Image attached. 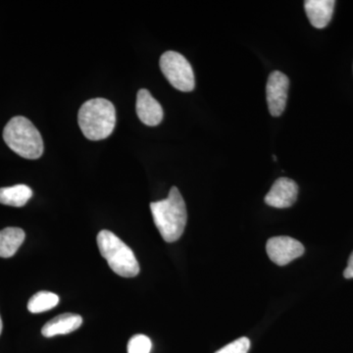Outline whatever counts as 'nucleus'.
<instances>
[{"mask_svg": "<svg viewBox=\"0 0 353 353\" xmlns=\"http://www.w3.org/2000/svg\"><path fill=\"white\" fill-rule=\"evenodd\" d=\"M334 0H306L304 2L306 15L316 29H323L331 22L333 16Z\"/></svg>", "mask_w": 353, "mask_h": 353, "instance_id": "nucleus-10", "label": "nucleus"}, {"mask_svg": "<svg viewBox=\"0 0 353 353\" xmlns=\"http://www.w3.org/2000/svg\"><path fill=\"white\" fill-rule=\"evenodd\" d=\"M159 65L165 78L176 90L185 92L194 90L196 87L194 70L181 53L166 51L160 57Z\"/></svg>", "mask_w": 353, "mask_h": 353, "instance_id": "nucleus-5", "label": "nucleus"}, {"mask_svg": "<svg viewBox=\"0 0 353 353\" xmlns=\"http://www.w3.org/2000/svg\"><path fill=\"white\" fill-rule=\"evenodd\" d=\"M250 348V341L248 338H240L232 341L226 347L221 348L216 353H248Z\"/></svg>", "mask_w": 353, "mask_h": 353, "instance_id": "nucleus-16", "label": "nucleus"}, {"mask_svg": "<svg viewBox=\"0 0 353 353\" xmlns=\"http://www.w3.org/2000/svg\"><path fill=\"white\" fill-rule=\"evenodd\" d=\"M343 277L345 279H353V252L348 259L347 267L343 272Z\"/></svg>", "mask_w": 353, "mask_h": 353, "instance_id": "nucleus-17", "label": "nucleus"}, {"mask_svg": "<svg viewBox=\"0 0 353 353\" xmlns=\"http://www.w3.org/2000/svg\"><path fill=\"white\" fill-rule=\"evenodd\" d=\"M59 303L57 294L50 292H39L32 296L28 303V309L31 313H41L54 308Z\"/></svg>", "mask_w": 353, "mask_h": 353, "instance_id": "nucleus-14", "label": "nucleus"}, {"mask_svg": "<svg viewBox=\"0 0 353 353\" xmlns=\"http://www.w3.org/2000/svg\"><path fill=\"white\" fill-rule=\"evenodd\" d=\"M273 159L274 160H277V157H276L275 155H273Z\"/></svg>", "mask_w": 353, "mask_h": 353, "instance_id": "nucleus-19", "label": "nucleus"}, {"mask_svg": "<svg viewBox=\"0 0 353 353\" xmlns=\"http://www.w3.org/2000/svg\"><path fill=\"white\" fill-rule=\"evenodd\" d=\"M6 145L26 159H38L43 153V141L41 132L31 121L23 116H16L3 131Z\"/></svg>", "mask_w": 353, "mask_h": 353, "instance_id": "nucleus-3", "label": "nucleus"}, {"mask_svg": "<svg viewBox=\"0 0 353 353\" xmlns=\"http://www.w3.org/2000/svg\"><path fill=\"white\" fill-rule=\"evenodd\" d=\"M1 332H2V321H1V318H0V334H1Z\"/></svg>", "mask_w": 353, "mask_h": 353, "instance_id": "nucleus-18", "label": "nucleus"}, {"mask_svg": "<svg viewBox=\"0 0 353 353\" xmlns=\"http://www.w3.org/2000/svg\"><path fill=\"white\" fill-rule=\"evenodd\" d=\"M24 241L25 232L20 228H6L0 231V257H12Z\"/></svg>", "mask_w": 353, "mask_h": 353, "instance_id": "nucleus-12", "label": "nucleus"}, {"mask_svg": "<svg viewBox=\"0 0 353 353\" xmlns=\"http://www.w3.org/2000/svg\"><path fill=\"white\" fill-rule=\"evenodd\" d=\"M97 245L109 267L121 277H136L139 273L138 260L134 252L112 232L103 230L97 234Z\"/></svg>", "mask_w": 353, "mask_h": 353, "instance_id": "nucleus-4", "label": "nucleus"}, {"mask_svg": "<svg viewBox=\"0 0 353 353\" xmlns=\"http://www.w3.org/2000/svg\"><path fill=\"white\" fill-rule=\"evenodd\" d=\"M290 80L280 71L272 72L266 85L267 103L274 117L282 115L287 105Z\"/></svg>", "mask_w": 353, "mask_h": 353, "instance_id": "nucleus-6", "label": "nucleus"}, {"mask_svg": "<svg viewBox=\"0 0 353 353\" xmlns=\"http://www.w3.org/2000/svg\"><path fill=\"white\" fill-rule=\"evenodd\" d=\"M32 196L31 188L26 185H16L0 189V203L4 205L23 208Z\"/></svg>", "mask_w": 353, "mask_h": 353, "instance_id": "nucleus-13", "label": "nucleus"}, {"mask_svg": "<svg viewBox=\"0 0 353 353\" xmlns=\"http://www.w3.org/2000/svg\"><path fill=\"white\" fill-rule=\"evenodd\" d=\"M83 318L80 315L65 313L58 315L46 323L41 329V334L46 338H52L58 334H67L80 328Z\"/></svg>", "mask_w": 353, "mask_h": 353, "instance_id": "nucleus-11", "label": "nucleus"}, {"mask_svg": "<svg viewBox=\"0 0 353 353\" xmlns=\"http://www.w3.org/2000/svg\"><path fill=\"white\" fill-rule=\"evenodd\" d=\"M299 185L289 178H280L265 196V203L271 208H288L296 201Z\"/></svg>", "mask_w": 353, "mask_h": 353, "instance_id": "nucleus-8", "label": "nucleus"}, {"mask_svg": "<svg viewBox=\"0 0 353 353\" xmlns=\"http://www.w3.org/2000/svg\"><path fill=\"white\" fill-rule=\"evenodd\" d=\"M152 343L145 334H136L128 343V353H150Z\"/></svg>", "mask_w": 353, "mask_h": 353, "instance_id": "nucleus-15", "label": "nucleus"}, {"mask_svg": "<svg viewBox=\"0 0 353 353\" xmlns=\"http://www.w3.org/2000/svg\"><path fill=\"white\" fill-rule=\"evenodd\" d=\"M266 252L274 263L285 266L303 254L304 246L290 236H275L267 241Z\"/></svg>", "mask_w": 353, "mask_h": 353, "instance_id": "nucleus-7", "label": "nucleus"}, {"mask_svg": "<svg viewBox=\"0 0 353 353\" xmlns=\"http://www.w3.org/2000/svg\"><path fill=\"white\" fill-rule=\"evenodd\" d=\"M153 220L162 238L167 243H174L182 236L187 225L188 213L180 190L172 188L163 201L150 204Z\"/></svg>", "mask_w": 353, "mask_h": 353, "instance_id": "nucleus-1", "label": "nucleus"}, {"mask_svg": "<svg viewBox=\"0 0 353 353\" xmlns=\"http://www.w3.org/2000/svg\"><path fill=\"white\" fill-rule=\"evenodd\" d=\"M78 122L83 136L90 141L108 138L116 125L115 108L105 99H90L81 106Z\"/></svg>", "mask_w": 353, "mask_h": 353, "instance_id": "nucleus-2", "label": "nucleus"}, {"mask_svg": "<svg viewBox=\"0 0 353 353\" xmlns=\"http://www.w3.org/2000/svg\"><path fill=\"white\" fill-rule=\"evenodd\" d=\"M137 114L148 126H157L163 120V109L148 90H139L137 95Z\"/></svg>", "mask_w": 353, "mask_h": 353, "instance_id": "nucleus-9", "label": "nucleus"}]
</instances>
